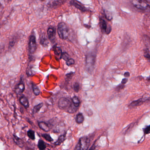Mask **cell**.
<instances>
[{
  "label": "cell",
  "mask_w": 150,
  "mask_h": 150,
  "mask_svg": "<svg viewBox=\"0 0 150 150\" xmlns=\"http://www.w3.org/2000/svg\"><path fill=\"white\" fill-rule=\"evenodd\" d=\"M19 101H20V103H21V105L23 106L25 108H27L29 107V101H28V99L26 97H25V96L21 97L20 99H19Z\"/></svg>",
  "instance_id": "7c38bea8"
},
{
  "label": "cell",
  "mask_w": 150,
  "mask_h": 150,
  "mask_svg": "<svg viewBox=\"0 0 150 150\" xmlns=\"http://www.w3.org/2000/svg\"><path fill=\"white\" fill-rule=\"evenodd\" d=\"M38 126L40 128L45 132H48L50 130V127L48 123L44 122H41L38 123Z\"/></svg>",
  "instance_id": "8fae6325"
},
{
  "label": "cell",
  "mask_w": 150,
  "mask_h": 150,
  "mask_svg": "<svg viewBox=\"0 0 150 150\" xmlns=\"http://www.w3.org/2000/svg\"><path fill=\"white\" fill-rule=\"evenodd\" d=\"M84 121V117L82 113H79L77 115L76 121L78 124H81Z\"/></svg>",
  "instance_id": "5bb4252c"
},
{
  "label": "cell",
  "mask_w": 150,
  "mask_h": 150,
  "mask_svg": "<svg viewBox=\"0 0 150 150\" xmlns=\"http://www.w3.org/2000/svg\"><path fill=\"white\" fill-rule=\"evenodd\" d=\"M28 49L30 54H33L37 49L36 38L34 35H31L29 39Z\"/></svg>",
  "instance_id": "8992f818"
},
{
  "label": "cell",
  "mask_w": 150,
  "mask_h": 150,
  "mask_svg": "<svg viewBox=\"0 0 150 150\" xmlns=\"http://www.w3.org/2000/svg\"><path fill=\"white\" fill-rule=\"evenodd\" d=\"M65 0H55L51 4V6L53 7L60 6L65 2Z\"/></svg>",
  "instance_id": "d6986e66"
},
{
  "label": "cell",
  "mask_w": 150,
  "mask_h": 150,
  "mask_svg": "<svg viewBox=\"0 0 150 150\" xmlns=\"http://www.w3.org/2000/svg\"><path fill=\"white\" fill-rule=\"evenodd\" d=\"M124 87H125L124 85L122 84L121 85H119L118 86L116 89L118 91V90H121V89H123V88H124Z\"/></svg>",
  "instance_id": "f546056e"
},
{
  "label": "cell",
  "mask_w": 150,
  "mask_h": 150,
  "mask_svg": "<svg viewBox=\"0 0 150 150\" xmlns=\"http://www.w3.org/2000/svg\"><path fill=\"white\" fill-rule=\"evenodd\" d=\"M27 136L31 140H34L35 139V133L33 130H28V132H27Z\"/></svg>",
  "instance_id": "cb8c5ba5"
},
{
  "label": "cell",
  "mask_w": 150,
  "mask_h": 150,
  "mask_svg": "<svg viewBox=\"0 0 150 150\" xmlns=\"http://www.w3.org/2000/svg\"><path fill=\"white\" fill-rule=\"evenodd\" d=\"M90 138L88 137L84 136L79 139L75 150H88L90 146Z\"/></svg>",
  "instance_id": "3957f363"
},
{
  "label": "cell",
  "mask_w": 150,
  "mask_h": 150,
  "mask_svg": "<svg viewBox=\"0 0 150 150\" xmlns=\"http://www.w3.org/2000/svg\"><path fill=\"white\" fill-rule=\"evenodd\" d=\"M75 63V60L73 59H71V58L69 59L67 61H66V64L68 66H70L71 65H74Z\"/></svg>",
  "instance_id": "f1b7e54d"
},
{
  "label": "cell",
  "mask_w": 150,
  "mask_h": 150,
  "mask_svg": "<svg viewBox=\"0 0 150 150\" xmlns=\"http://www.w3.org/2000/svg\"><path fill=\"white\" fill-rule=\"evenodd\" d=\"M42 137L44 138V139H45L46 141H48V142H52V141H53V138L51 137L50 136V135L48 134H42Z\"/></svg>",
  "instance_id": "d4e9b609"
},
{
  "label": "cell",
  "mask_w": 150,
  "mask_h": 150,
  "mask_svg": "<svg viewBox=\"0 0 150 150\" xmlns=\"http://www.w3.org/2000/svg\"><path fill=\"white\" fill-rule=\"evenodd\" d=\"M144 101H145V100H144L143 99H140L138 100H135V101L132 102V103L129 105V107L131 108L135 107L141 105Z\"/></svg>",
  "instance_id": "4fadbf2b"
},
{
  "label": "cell",
  "mask_w": 150,
  "mask_h": 150,
  "mask_svg": "<svg viewBox=\"0 0 150 150\" xmlns=\"http://www.w3.org/2000/svg\"><path fill=\"white\" fill-rule=\"evenodd\" d=\"M144 43L146 46V47L149 49H150V39L148 36L144 35L143 37Z\"/></svg>",
  "instance_id": "2e32d148"
},
{
  "label": "cell",
  "mask_w": 150,
  "mask_h": 150,
  "mask_svg": "<svg viewBox=\"0 0 150 150\" xmlns=\"http://www.w3.org/2000/svg\"><path fill=\"white\" fill-rule=\"evenodd\" d=\"M72 103L75 107L78 108L80 105V101L78 98L75 96L72 99Z\"/></svg>",
  "instance_id": "ffe728a7"
},
{
  "label": "cell",
  "mask_w": 150,
  "mask_h": 150,
  "mask_svg": "<svg viewBox=\"0 0 150 150\" xmlns=\"http://www.w3.org/2000/svg\"><path fill=\"white\" fill-rule=\"evenodd\" d=\"M73 88H74V91L75 92H78L80 90V85H79V83L77 82L75 83L73 85Z\"/></svg>",
  "instance_id": "484cf974"
},
{
  "label": "cell",
  "mask_w": 150,
  "mask_h": 150,
  "mask_svg": "<svg viewBox=\"0 0 150 150\" xmlns=\"http://www.w3.org/2000/svg\"><path fill=\"white\" fill-rule=\"evenodd\" d=\"M70 4L72 6L75 7L77 9L82 11V12H86L87 11V9L82 4L77 0H71L70 1Z\"/></svg>",
  "instance_id": "52a82bcc"
},
{
  "label": "cell",
  "mask_w": 150,
  "mask_h": 150,
  "mask_svg": "<svg viewBox=\"0 0 150 150\" xmlns=\"http://www.w3.org/2000/svg\"><path fill=\"white\" fill-rule=\"evenodd\" d=\"M61 59H63L64 60L67 61L69 59H70V56L67 53L63 52V53L62 54L61 58Z\"/></svg>",
  "instance_id": "4316f807"
},
{
  "label": "cell",
  "mask_w": 150,
  "mask_h": 150,
  "mask_svg": "<svg viewBox=\"0 0 150 150\" xmlns=\"http://www.w3.org/2000/svg\"><path fill=\"white\" fill-rule=\"evenodd\" d=\"M25 90V86L23 82H20L16 86L15 88V92L18 95L22 94Z\"/></svg>",
  "instance_id": "30bf717a"
},
{
  "label": "cell",
  "mask_w": 150,
  "mask_h": 150,
  "mask_svg": "<svg viewBox=\"0 0 150 150\" xmlns=\"http://www.w3.org/2000/svg\"><path fill=\"white\" fill-rule=\"evenodd\" d=\"M41 1H45V0H41Z\"/></svg>",
  "instance_id": "e575fe53"
},
{
  "label": "cell",
  "mask_w": 150,
  "mask_h": 150,
  "mask_svg": "<svg viewBox=\"0 0 150 150\" xmlns=\"http://www.w3.org/2000/svg\"><path fill=\"white\" fill-rule=\"evenodd\" d=\"M124 76H125V77H128L130 76V74H129V72H126V73H125V74H124Z\"/></svg>",
  "instance_id": "d6a6232c"
},
{
  "label": "cell",
  "mask_w": 150,
  "mask_h": 150,
  "mask_svg": "<svg viewBox=\"0 0 150 150\" xmlns=\"http://www.w3.org/2000/svg\"><path fill=\"white\" fill-rule=\"evenodd\" d=\"M38 147L40 150H44L45 149L46 146L44 141L41 140H39L38 142Z\"/></svg>",
  "instance_id": "9a60e30c"
},
{
  "label": "cell",
  "mask_w": 150,
  "mask_h": 150,
  "mask_svg": "<svg viewBox=\"0 0 150 150\" xmlns=\"http://www.w3.org/2000/svg\"><path fill=\"white\" fill-rule=\"evenodd\" d=\"M144 57H145L146 59H149V60H150V54H149V53H145V54H144Z\"/></svg>",
  "instance_id": "4dcf8cb0"
},
{
  "label": "cell",
  "mask_w": 150,
  "mask_h": 150,
  "mask_svg": "<svg viewBox=\"0 0 150 150\" xmlns=\"http://www.w3.org/2000/svg\"><path fill=\"white\" fill-rule=\"evenodd\" d=\"M132 4L138 9L147 12L150 11L149 5L144 0H133Z\"/></svg>",
  "instance_id": "5b68a950"
},
{
  "label": "cell",
  "mask_w": 150,
  "mask_h": 150,
  "mask_svg": "<svg viewBox=\"0 0 150 150\" xmlns=\"http://www.w3.org/2000/svg\"><path fill=\"white\" fill-rule=\"evenodd\" d=\"M72 101L68 98L62 97L59 100L58 106L59 108L62 110H67L68 112L73 113L76 111L77 108L75 106H72Z\"/></svg>",
  "instance_id": "6da1fadb"
},
{
  "label": "cell",
  "mask_w": 150,
  "mask_h": 150,
  "mask_svg": "<svg viewBox=\"0 0 150 150\" xmlns=\"http://www.w3.org/2000/svg\"><path fill=\"white\" fill-rule=\"evenodd\" d=\"M143 132L144 134L147 135L150 134V125L145 127L143 129Z\"/></svg>",
  "instance_id": "83f0119b"
},
{
  "label": "cell",
  "mask_w": 150,
  "mask_h": 150,
  "mask_svg": "<svg viewBox=\"0 0 150 150\" xmlns=\"http://www.w3.org/2000/svg\"><path fill=\"white\" fill-rule=\"evenodd\" d=\"M54 51L55 54L57 57H60V59L61 58L62 54L63 53L62 52V50L60 47H55L54 48Z\"/></svg>",
  "instance_id": "ac0fdd59"
},
{
  "label": "cell",
  "mask_w": 150,
  "mask_h": 150,
  "mask_svg": "<svg viewBox=\"0 0 150 150\" xmlns=\"http://www.w3.org/2000/svg\"><path fill=\"white\" fill-rule=\"evenodd\" d=\"M100 26L101 31L103 32L106 33L107 34L110 33L111 30H112L111 27H110L108 28L107 27L106 22L103 18H100Z\"/></svg>",
  "instance_id": "ba28073f"
},
{
  "label": "cell",
  "mask_w": 150,
  "mask_h": 150,
  "mask_svg": "<svg viewBox=\"0 0 150 150\" xmlns=\"http://www.w3.org/2000/svg\"><path fill=\"white\" fill-rule=\"evenodd\" d=\"M48 39L51 42L54 41L55 38V30L53 27H49L47 31Z\"/></svg>",
  "instance_id": "9c48e42d"
},
{
  "label": "cell",
  "mask_w": 150,
  "mask_h": 150,
  "mask_svg": "<svg viewBox=\"0 0 150 150\" xmlns=\"http://www.w3.org/2000/svg\"><path fill=\"white\" fill-rule=\"evenodd\" d=\"M32 89L33 93L36 96H38L40 94V91L36 85L32 84Z\"/></svg>",
  "instance_id": "7402d4cb"
},
{
  "label": "cell",
  "mask_w": 150,
  "mask_h": 150,
  "mask_svg": "<svg viewBox=\"0 0 150 150\" xmlns=\"http://www.w3.org/2000/svg\"><path fill=\"white\" fill-rule=\"evenodd\" d=\"M96 62V56L92 54H89L86 58V65L85 68L86 70L89 73L93 71Z\"/></svg>",
  "instance_id": "277c9868"
},
{
  "label": "cell",
  "mask_w": 150,
  "mask_h": 150,
  "mask_svg": "<svg viewBox=\"0 0 150 150\" xmlns=\"http://www.w3.org/2000/svg\"><path fill=\"white\" fill-rule=\"evenodd\" d=\"M57 33L59 38L62 40H66L69 36V29L66 23L61 22L58 24Z\"/></svg>",
  "instance_id": "7a4b0ae2"
},
{
  "label": "cell",
  "mask_w": 150,
  "mask_h": 150,
  "mask_svg": "<svg viewBox=\"0 0 150 150\" xmlns=\"http://www.w3.org/2000/svg\"><path fill=\"white\" fill-rule=\"evenodd\" d=\"M43 103H41L35 106L33 108V113L35 114L38 112L41 108L43 106Z\"/></svg>",
  "instance_id": "603a6c76"
},
{
  "label": "cell",
  "mask_w": 150,
  "mask_h": 150,
  "mask_svg": "<svg viewBox=\"0 0 150 150\" xmlns=\"http://www.w3.org/2000/svg\"><path fill=\"white\" fill-rule=\"evenodd\" d=\"M65 137H66V134H65L61 135L58 138V140L55 143V144L56 145V146L60 145L62 143L64 142V140H65Z\"/></svg>",
  "instance_id": "e0dca14e"
},
{
  "label": "cell",
  "mask_w": 150,
  "mask_h": 150,
  "mask_svg": "<svg viewBox=\"0 0 150 150\" xmlns=\"http://www.w3.org/2000/svg\"><path fill=\"white\" fill-rule=\"evenodd\" d=\"M13 137H14V141H15V142L19 147H20V148H22L23 146V142L21 141V139L18 137H17L16 136L14 135Z\"/></svg>",
  "instance_id": "44dd1931"
},
{
  "label": "cell",
  "mask_w": 150,
  "mask_h": 150,
  "mask_svg": "<svg viewBox=\"0 0 150 150\" xmlns=\"http://www.w3.org/2000/svg\"><path fill=\"white\" fill-rule=\"evenodd\" d=\"M128 81V79L127 78H125L123 79H122V84L124 85Z\"/></svg>",
  "instance_id": "1f68e13d"
},
{
  "label": "cell",
  "mask_w": 150,
  "mask_h": 150,
  "mask_svg": "<svg viewBox=\"0 0 150 150\" xmlns=\"http://www.w3.org/2000/svg\"><path fill=\"white\" fill-rule=\"evenodd\" d=\"M148 80H149V81H150V76L148 78Z\"/></svg>",
  "instance_id": "836d02e7"
}]
</instances>
